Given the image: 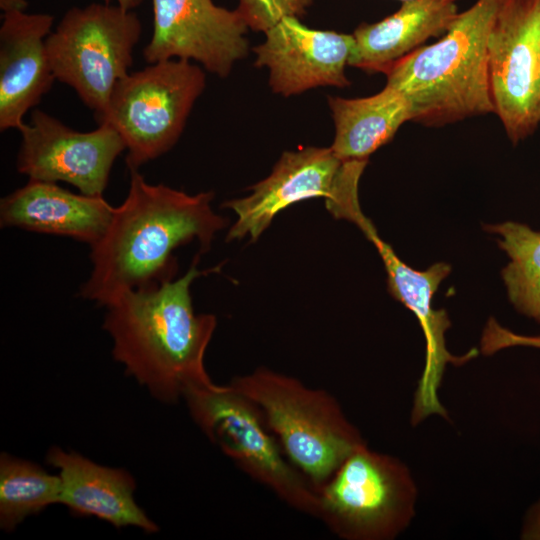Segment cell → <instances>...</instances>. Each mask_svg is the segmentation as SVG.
<instances>
[{
  "label": "cell",
  "mask_w": 540,
  "mask_h": 540,
  "mask_svg": "<svg viewBox=\"0 0 540 540\" xmlns=\"http://www.w3.org/2000/svg\"><path fill=\"white\" fill-rule=\"evenodd\" d=\"M205 86L204 71L188 60L151 63L117 83L98 123L119 133L128 169H138L176 144Z\"/></svg>",
  "instance_id": "8"
},
{
  "label": "cell",
  "mask_w": 540,
  "mask_h": 540,
  "mask_svg": "<svg viewBox=\"0 0 540 540\" xmlns=\"http://www.w3.org/2000/svg\"><path fill=\"white\" fill-rule=\"evenodd\" d=\"M141 20L120 5L69 9L45 40L56 80L72 87L99 122L117 83L129 74Z\"/></svg>",
  "instance_id": "6"
},
{
  "label": "cell",
  "mask_w": 540,
  "mask_h": 540,
  "mask_svg": "<svg viewBox=\"0 0 540 540\" xmlns=\"http://www.w3.org/2000/svg\"><path fill=\"white\" fill-rule=\"evenodd\" d=\"M342 160L331 147H306L286 151L271 174L252 186V193L227 201L222 207L233 210L236 222L226 240L249 235L255 241L269 227L273 218L289 206L312 198H323L325 204L334 195Z\"/></svg>",
  "instance_id": "14"
},
{
  "label": "cell",
  "mask_w": 540,
  "mask_h": 540,
  "mask_svg": "<svg viewBox=\"0 0 540 540\" xmlns=\"http://www.w3.org/2000/svg\"><path fill=\"white\" fill-rule=\"evenodd\" d=\"M487 49L493 113L517 144L540 124V0H500Z\"/></svg>",
  "instance_id": "9"
},
{
  "label": "cell",
  "mask_w": 540,
  "mask_h": 540,
  "mask_svg": "<svg viewBox=\"0 0 540 540\" xmlns=\"http://www.w3.org/2000/svg\"><path fill=\"white\" fill-rule=\"evenodd\" d=\"M458 14V6L451 0L404 1L393 14L355 29L349 66L386 74L427 39L443 36Z\"/></svg>",
  "instance_id": "18"
},
{
  "label": "cell",
  "mask_w": 540,
  "mask_h": 540,
  "mask_svg": "<svg viewBox=\"0 0 540 540\" xmlns=\"http://www.w3.org/2000/svg\"><path fill=\"white\" fill-rule=\"evenodd\" d=\"M318 513L345 540H391L414 514L417 488L399 459L364 446L317 489Z\"/></svg>",
  "instance_id": "7"
},
{
  "label": "cell",
  "mask_w": 540,
  "mask_h": 540,
  "mask_svg": "<svg viewBox=\"0 0 540 540\" xmlns=\"http://www.w3.org/2000/svg\"><path fill=\"white\" fill-rule=\"evenodd\" d=\"M191 418L245 474L292 508L317 517L318 493L282 454L260 409L228 385L197 386L183 396Z\"/></svg>",
  "instance_id": "5"
},
{
  "label": "cell",
  "mask_w": 540,
  "mask_h": 540,
  "mask_svg": "<svg viewBox=\"0 0 540 540\" xmlns=\"http://www.w3.org/2000/svg\"><path fill=\"white\" fill-rule=\"evenodd\" d=\"M230 384L260 409L291 463L316 490L348 456L367 446L335 397L323 389L264 367Z\"/></svg>",
  "instance_id": "4"
},
{
  "label": "cell",
  "mask_w": 540,
  "mask_h": 540,
  "mask_svg": "<svg viewBox=\"0 0 540 540\" xmlns=\"http://www.w3.org/2000/svg\"><path fill=\"white\" fill-rule=\"evenodd\" d=\"M399 1L404 2V1H408V0H399ZM451 1L457 2L458 0H451Z\"/></svg>",
  "instance_id": "27"
},
{
  "label": "cell",
  "mask_w": 540,
  "mask_h": 540,
  "mask_svg": "<svg viewBox=\"0 0 540 540\" xmlns=\"http://www.w3.org/2000/svg\"><path fill=\"white\" fill-rule=\"evenodd\" d=\"M28 6L26 0H0V9L3 13L10 11H25Z\"/></svg>",
  "instance_id": "25"
},
{
  "label": "cell",
  "mask_w": 540,
  "mask_h": 540,
  "mask_svg": "<svg viewBox=\"0 0 540 540\" xmlns=\"http://www.w3.org/2000/svg\"><path fill=\"white\" fill-rule=\"evenodd\" d=\"M328 104L335 127L330 147L342 161L368 160L412 117L406 97L387 84L372 96L329 97Z\"/></svg>",
  "instance_id": "19"
},
{
  "label": "cell",
  "mask_w": 540,
  "mask_h": 540,
  "mask_svg": "<svg viewBox=\"0 0 540 540\" xmlns=\"http://www.w3.org/2000/svg\"><path fill=\"white\" fill-rule=\"evenodd\" d=\"M153 32L143 49L149 63L194 60L218 77H227L249 53V27L239 12L212 0H151Z\"/></svg>",
  "instance_id": "11"
},
{
  "label": "cell",
  "mask_w": 540,
  "mask_h": 540,
  "mask_svg": "<svg viewBox=\"0 0 540 540\" xmlns=\"http://www.w3.org/2000/svg\"><path fill=\"white\" fill-rule=\"evenodd\" d=\"M61 479L39 465L2 453L0 457V527L13 531L25 518L60 504Z\"/></svg>",
  "instance_id": "20"
},
{
  "label": "cell",
  "mask_w": 540,
  "mask_h": 540,
  "mask_svg": "<svg viewBox=\"0 0 540 540\" xmlns=\"http://www.w3.org/2000/svg\"><path fill=\"white\" fill-rule=\"evenodd\" d=\"M19 132V173L29 180L67 182L85 195L103 194L114 161L126 150L119 133L107 123L80 132L38 109Z\"/></svg>",
  "instance_id": "10"
},
{
  "label": "cell",
  "mask_w": 540,
  "mask_h": 540,
  "mask_svg": "<svg viewBox=\"0 0 540 540\" xmlns=\"http://www.w3.org/2000/svg\"><path fill=\"white\" fill-rule=\"evenodd\" d=\"M313 0H239L238 10L249 29L265 33L287 16L302 17Z\"/></svg>",
  "instance_id": "22"
},
{
  "label": "cell",
  "mask_w": 540,
  "mask_h": 540,
  "mask_svg": "<svg viewBox=\"0 0 540 540\" xmlns=\"http://www.w3.org/2000/svg\"><path fill=\"white\" fill-rule=\"evenodd\" d=\"M195 257L176 280L128 290L108 305L103 328L113 340L114 359L157 400L174 403L193 387L211 384L204 358L216 328L212 314H196L190 286L201 271Z\"/></svg>",
  "instance_id": "2"
},
{
  "label": "cell",
  "mask_w": 540,
  "mask_h": 540,
  "mask_svg": "<svg viewBox=\"0 0 540 540\" xmlns=\"http://www.w3.org/2000/svg\"><path fill=\"white\" fill-rule=\"evenodd\" d=\"M521 537L528 540H540V501L528 512Z\"/></svg>",
  "instance_id": "24"
},
{
  "label": "cell",
  "mask_w": 540,
  "mask_h": 540,
  "mask_svg": "<svg viewBox=\"0 0 540 540\" xmlns=\"http://www.w3.org/2000/svg\"><path fill=\"white\" fill-rule=\"evenodd\" d=\"M359 229L374 244L383 261L389 293L413 312L425 338V362L415 390L411 423L417 425L433 414L446 417L447 411L438 397L446 365L461 366L478 354L473 349L463 356H455L447 350L445 332L451 325L448 314L432 306L435 292L451 271L450 265L438 262L423 271L413 269L379 237L370 219Z\"/></svg>",
  "instance_id": "12"
},
{
  "label": "cell",
  "mask_w": 540,
  "mask_h": 540,
  "mask_svg": "<svg viewBox=\"0 0 540 540\" xmlns=\"http://www.w3.org/2000/svg\"><path fill=\"white\" fill-rule=\"evenodd\" d=\"M113 211L102 195L75 194L56 183L29 180L1 199L0 223L67 236L92 246L105 234Z\"/></svg>",
  "instance_id": "16"
},
{
  "label": "cell",
  "mask_w": 540,
  "mask_h": 540,
  "mask_svg": "<svg viewBox=\"0 0 540 540\" xmlns=\"http://www.w3.org/2000/svg\"><path fill=\"white\" fill-rule=\"evenodd\" d=\"M500 0H476L441 38L398 60L385 74L411 107V121L443 126L493 113L488 36Z\"/></svg>",
  "instance_id": "3"
},
{
  "label": "cell",
  "mask_w": 540,
  "mask_h": 540,
  "mask_svg": "<svg viewBox=\"0 0 540 540\" xmlns=\"http://www.w3.org/2000/svg\"><path fill=\"white\" fill-rule=\"evenodd\" d=\"M46 461L61 479L60 504L80 516H94L116 528L137 527L155 533L158 526L134 498L133 477L125 470L99 465L75 452L52 447Z\"/></svg>",
  "instance_id": "17"
},
{
  "label": "cell",
  "mask_w": 540,
  "mask_h": 540,
  "mask_svg": "<svg viewBox=\"0 0 540 540\" xmlns=\"http://www.w3.org/2000/svg\"><path fill=\"white\" fill-rule=\"evenodd\" d=\"M0 27V130L17 129L55 79L45 40L54 17L45 13H3Z\"/></svg>",
  "instance_id": "15"
},
{
  "label": "cell",
  "mask_w": 540,
  "mask_h": 540,
  "mask_svg": "<svg viewBox=\"0 0 540 540\" xmlns=\"http://www.w3.org/2000/svg\"><path fill=\"white\" fill-rule=\"evenodd\" d=\"M513 346L540 348L539 336H524L502 327L495 319L490 318L481 338V352L490 355L501 349Z\"/></svg>",
  "instance_id": "23"
},
{
  "label": "cell",
  "mask_w": 540,
  "mask_h": 540,
  "mask_svg": "<svg viewBox=\"0 0 540 540\" xmlns=\"http://www.w3.org/2000/svg\"><path fill=\"white\" fill-rule=\"evenodd\" d=\"M129 172L127 197L91 246L92 272L80 290L83 298L102 306L125 291L172 280L177 272L173 251L197 239L206 252L228 224L210 206L213 192L189 195L146 182L138 169Z\"/></svg>",
  "instance_id": "1"
},
{
  "label": "cell",
  "mask_w": 540,
  "mask_h": 540,
  "mask_svg": "<svg viewBox=\"0 0 540 540\" xmlns=\"http://www.w3.org/2000/svg\"><path fill=\"white\" fill-rule=\"evenodd\" d=\"M264 34L265 40L253 47L254 66L268 69L274 93L289 97L351 84L345 68L355 47L353 34L313 29L295 16L284 17Z\"/></svg>",
  "instance_id": "13"
},
{
  "label": "cell",
  "mask_w": 540,
  "mask_h": 540,
  "mask_svg": "<svg viewBox=\"0 0 540 540\" xmlns=\"http://www.w3.org/2000/svg\"><path fill=\"white\" fill-rule=\"evenodd\" d=\"M145 0H116V3L121 7L133 10L140 6Z\"/></svg>",
  "instance_id": "26"
},
{
  "label": "cell",
  "mask_w": 540,
  "mask_h": 540,
  "mask_svg": "<svg viewBox=\"0 0 540 540\" xmlns=\"http://www.w3.org/2000/svg\"><path fill=\"white\" fill-rule=\"evenodd\" d=\"M484 228L501 236L498 245L510 258L501 274L511 303L540 323V231L509 221Z\"/></svg>",
  "instance_id": "21"
}]
</instances>
